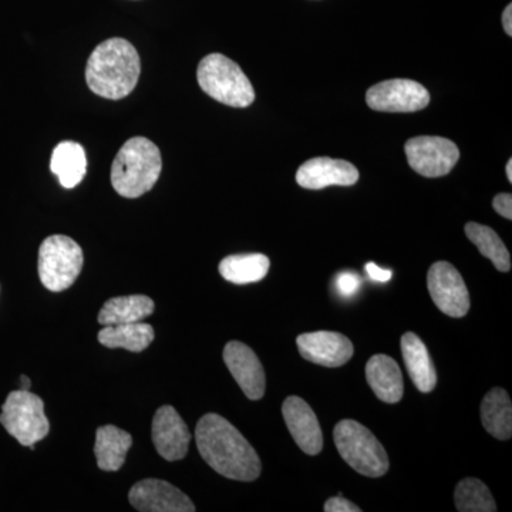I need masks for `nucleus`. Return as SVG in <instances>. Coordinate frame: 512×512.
I'll list each match as a JSON object with an SVG mask.
<instances>
[{
	"label": "nucleus",
	"instance_id": "4be33fe9",
	"mask_svg": "<svg viewBox=\"0 0 512 512\" xmlns=\"http://www.w3.org/2000/svg\"><path fill=\"white\" fill-rule=\"evenodd\" d=\"M481 421L484 429L498 440L512 436V404L510 394L501 387L490 390L481 403Z\"/></svg>",
	"mask_w": 512,
	"mask_h": 512
},
{
	"label": "nucleus",
	"instance_id": "aec40b11",
	"mask_svg": "<svg viewBox=\"0 0 512 512\" xmlns=\"http://www.w3.org/2000/svg\"><path fill=\"white\" fill-rule=\"evenodd\" d=\"M50 170L67 190L76 187L82 183L86 175V151L79 143L63 141L53 150Z\"/></svg>",
	"mask_w": 512,
	"mask_h": 512
},
{
	"label": "nucleus",
	"instance_id": "f8f14e48",
	"mask_svg": "<svg viewBox=\"0 0 512 512\" xmlns=\"http://www.w3.org/2000/svg\"><path fill=\"white\" fill-rule=\"evenodd\" d=\"M154 447L164 460L180 461L188 454L191 433L187 424L173 406L157 410L151 427Z\"/></svg>",
	"mask_w": 512,
	"mask_h": 512
},
{
	"label": "nucleus",
	"instance_id": "20e7f679",
	"mask_svg": "<svg viewBox=\"0 0 512 512\" xmlns=\"http://www.w3.org/2000/svg\"><path fill=\"white\" fill-rule=\"evenodd\" d=\"M200 87L212 99L231 107H248L254 103L255 90L234 60L212 53L201 60L197 70Z\"/></svg>",
	"mask_w": 512,
	"mask_h": 512
},
{
	"label": "nucleus",
	"instance_id": "c85d7f7f",
	"mask_svg": "<svg viewBox=\"0 0 512 512\" xmlns=\"http://www.w3.org/2000/svg\"><path fill=\"white\" fill-rule=\"evenodd\" d=\"M494 210L501 215V217L512 220V195L511 194H498L493 201Z\"/></svg>",
	"mask_w": 512,
	"mask_h": 512
},
{
	"label": "nucleus",
	"instance_id": "a211bd4d",
	"mask_svg": "<svg viewBox=\"0 0 512 512\" xmlns=\"http://www.w3.org/2000/svg\"><path fill=\"white\" fill-rule=\"evenodd\" d=\"M402 353L407 372L421 393H430L437 384V372L429 350L416 333L402 336Z\"/></svg>",
	"mask_w": 512,
	"mask_h": 512
},
{
	"label": "nucleus",
	"instance_id": "412c9836",
	"mask_svg": "<svg viewBox=\"0 0 512 512\" xmlns=\"http://www.w3.org/2000/svg\"><path fill=\"white\" fill-rule=\"evenodd\" d=\"M154 312V301L146 295L117 296L104 303L99 323L104 326L136 323Z\"/></svg>",
	"mask_w": 512,
	"mask_h": 512
},
{
	"label": "nucleus",
	"instance_id": "cd10ccee",
	"mask_svg": "<svg viewBox=\"0 0 512 512\" xmlns=\"http://www.w3.org/2000/svg\"><path fill=\"white\" fill-rule=\"evenodd\" d=\"M323 510L326 512H360L359 507L357 505L350 503L349 500L343 498L342 495H338V497L329 498L325 503V507Z\"/></svg>",
	"mask_w": 512,
	"mask_h": 512
},
{
	"label": "nucleus",
	"instance_id": "423d86ee",
	"mask_svg": "<svg viewBox=\"0 0 512 512\" xmlns=\"http://www.w3.org/2000/svg\"><path fill=\"white\" fill-rule=\"evenodd\" d=\"M0 423L10 436L15 437L22 446L30 447V450H35V444L45 439L50 431L45 403L30 390L20 389L9 393L2 406Z\"/></svg>",
	"mask_w": 512,
	"mask_h": 512
},
{
	"label": "nucleus",
	"instance_id": "ddd939ff",
	"mask_svg": "<svg viewBox=\"0 0 512 512\" xmlns=\"http://www.w3.org/2000/svg\"><path fill=\"white\" fill-rule=\"evenodd\" d=\"M296 345L303 359L325 367L346 365L355 352L352 342L346 336L326 330L303 333L296 339Z\"/></svg>",
	"mask_w": 512,
	"mask_h": 512
},
{
	"label": "nucleus",
	"instance_id": "6ab92c4d",
	"mask_svg": "<svg viewBox=\"0 0 512 512\" xmlns=\"http://www.w3.org/2000/svg\"><path fill=\"white\" fill-rule=\"evenodd\" d=\"M131 446L133 437L127 431L116 426L99 427L94 444L97 466L104 471H119Z\"/></svg>",
	"mask_w": 512,
	"mask_h": 512
},
{
	"label": "nucleus",
	"instance_id": "1a4fd4ad",
	"mask_svg": "<svg viewBox=\"0 0 512 512\" xmlns=\"http://www.w3.org/2000/svg\"><path fill=\"white\" fill-rule=\"evenodd\" d=\"M434 305L450 318H463L470 311V293L463 276L448 262L440 261L431 265L427 274Z\"/></svg>",
	"mask_w": 512,
	"mask_h": 512
},
{
	"label": "nucleus",
	"instance_id": "473e14b6",
	"mask_svg": "<svg viewBox=\"0 0 512 512\" xmlns=\"http://www.w3.org/2000/svg\"><path fill=\"white\" fill-rule=\"evenodd\" d=\"M505 173H507L508 181L512 183V160L508 161L507 168H505Z\"/></svg>",
	"mask_w": 512,
	"mask_h": 512
},
{
	"label": "nucleus",
	"instance_id": "5701e85b",
	"mask_svg": "<svg viewBox=\"0 0 512 512\" xmlns=\"http://www.w3.org/2000/svg\"><path fill=\"white\" fill-rule=\"evenodd\" d=\"M99 342L109 349H126L140 353L153 343L154 329L148 323H124V325L104 326L100 330Z\"/></svg>",
	"mask_w": 512,
	"mask_h": 512
},
{
	"label": "nucleus",
	"instance_id": "c756f323",
	"mask_svg": "<svg viewBox=\"0 0 512 512\" xmlns=\"http://www.w3.org/2000/svg\"><path fill=\"white\" fill-rule=\"evenodd\" d=\"M366 272L369 275V278L375 282H389L392 279L393 272L390 269H383L380 266H377L375 262H369L366 264Z\"/></svg>",
	"mask_w": 512,
	"mask_h": 512
},
{
	"label": "nucleus",
	"instance_id": "dca6fc26",
	"mask_svg": "<svg viewBox=\"0 0 512 512\" xmlns=\"http://www.w3.org/2000/svg\"><path fill=\"white\" fill-rule=\"evenodd\" d=\"M289 433L303 453L316 456L323 448V434L318 417L311 406L298 396H291L282 406Z\"/></svg>",
	"mask_w": 512,
	"mask_h": 512
},
{
	"label": "nucleus",
	"instance_id": "9b49d317",
	"mask_svg": "<svg viewBox=\"0 0 512 512\" xmlns=\"http://www.w3.org/2000/svg\"><path fill=\"white\" fill-rule=\"evenodd\" d=\"M128 500L141 512H194L195 505L188 495L173 484L157 478H147L133 485Z\"/></svg>",
	"mask_w": 512,
	"mask_h": 512
},
{
	"label": "nucleus",
	"instance_id": "2f4dec72",
	"mask_svg": "<svg viewBox=\"0 0 512 512\" xmlns=\"http://www.w3.org/2000/svg\"><path fill=\"white\" fill-rule=\"evenodd\" d=\"M20 380H22V390H30V386H32V383H30L29 377L23 375L22 377H20Z\"/></svg>",
	"mask_w": 512,
	"mask_h": 512
},
{
	"label": "nucleus",
	"instance_id": "f03ea898",
	"mask_svg": "<svg viewBox=\"0 0 512 512\" xmlns=\"http://www.w3.org/2000/svg\"><path fill=\"white\" fill-rule=\"evenodd\" d=\"M141 62L136 47L113 37L93 50L86 67V82L97 96L120 100L136 89Z\"/></svg>",
	"mask_w": 512,
	"mask_h": 512
},
{
	"label": "nucleus",
	"instance_id": "393cba45",
	"mask_svg": "<svg viewBox=\"0 0 512 512\" xmlns=\"http://www.w3.org/2000/svg\"><path fill=\"white\" fill-rule=\"evenodd\" d=\"M467 238L473 242L480 251V254L493 262L495 268L500 272H510L511 256L503 239L498 237L497 232L487 225L468 222L466 225Z\"/></svg>",
	"mask_w": 512,
	"mask_h": 512
},
{
	"label": "nucleus",
	"instance_id": "2eb2a0df",
	"mask_svg": "<svg viewBox=\"0 0 512 512\" xmlns=\"http://www.w3.org/2000/svg\"><path fill=\"white\" fill-rule=\"evenodd\" d=\"M359 181L355 165L329 157L312 158L299 167L296 183L306 190H323L330 185L349 187Z\"/></svg>",
	"mask_w": 512,
	"mask_h": 512
},
{
	"label": "nucleus",
	"instance_id": "39448f33",
	"mask_svg": "<svg viewBox=\"0 0 512 512\" xmlns=\"http://www.w3.org/2000/svg\"><path fill=\"white\" fill-rule=\"evenodd\" d=\"M340 456L362 476L382 477L389 470V456L375 434L355 420H342L333 430Z\"/></svg>",
	"mask_w": 512,
	"mask_h": 512
},
{
	"label": "nucleus",
	"instance_id": "a878e982",
	"mask_svg": "<svg viewBox=\"0 0 512 512\" xmlns=\"http://www.w3.org/2000/svg\"><path fill=\"white\" fill-rule=\"evenodd\" d=\"M457 510L460 512H494L497 505L487 485L477 478L460 481L454 493Z\"/></svg>",
	"mask_w": 512,
	"mask_h": 512
},
{
	"label": "nucleus",
	"instance_id": "b1692460",
	"mask_svg": "<svg viewBox=\"0 0 512 512\" xmlns=\"http://www.w3.org/2000/svg\"><path fill=\"white\" fill-rule=\"evenodd\" d=\"M269 266L271 261L268 256L262 254L231 255L222 259L220 274L231 284H254L268 275Z\"/></svg>",
	"mask_w": 512,
	"mask_h": 512
},
{
	"label": "nucleus",
	"instance_id": "4468645a",
	"mask_svg": "<svg viewBox=\"0 0 512 512\" xmlns=\"http://www.w3.org/2000/svg\"><path fill=\"white\" fill-rule=\"evenodd\" d=\"M224 362L249 400H259L264 397L265 370L254 350L245 343L234 340L225 346Z\"/></svg>",
	"mask_w": 512,
	"mask_h": 512
},
{
	"label": "nucleus",
	"instance_id": "0eeeda50",
	"mask_svg": "<svg viewBox=\"0 0 512 512\" xmlns=\"http://www.w3.org/2000/svg\"><path fill=\"white\" fill-rule=\"evenodd\" d=\"M84 264L83 249L66 235L46 238L39 249V276L45 288L63 292L79 278Z\"/></svg>",
	"mask_w": 512,
	"mask_h": 512
},
{
	"label": "nucleus",
	"instance_id": "9d476101",
	"mask_svg": "<svg viewBox=\"0 0 512 512\" xmlns=\"http://www.w3.org/2000/svg\"><path fill=\"white\" fill-rule=\"evenodd\" d=\"M367 106L384 113H414L430 104L426 87L413 80L394 79L377 83L366 94Z\"/></svg>",
	"mask_w": 512,
	"mask_h": 512
},
{
	"label": "nucleus",
	"instance_id": "6e6552de",
	"mask_svg": "<svg viewBox=\"0 0 512 512\" xmlns=\"http://www.w3.org/2000/svg\"><path fill=\"white\" fill-rule=\"evenodd\" d=\"M410 167L427 178L444 177L460 158L458 147L443 137H414L404 146Z\"/></svg>",
	"mask_w": 512,
	"mask_h": 512
},
{
	"label": "nucleus",
	"instance_id": "7c9ffc66",
	"mask_svg": "<svg viewBox=\"0 0 512 512\" xmlns=\"http://www.w3.org/2000/svg\"><path fill=\"white\" fill-rule=\"evenodd\" d=\"M503 26L505 33L512 36V5H508L503 13Z\"/></svg>",
	"mask_w": 512,
	"mask_h": 512
},
{
	"label": "nucleus",
	"instance_id": "bb28decb",
	"mask_svg": "<svg viewBox=\"0 0 512 512\" xmlns=\"http://www.w3.org/2000/svg\"><path fill=\"white\" fill-rule=\"evenodd\" d=\"M336 291L343 298H352L357 292H359L360 285H362V279L360 276L353 274V272H340L336 276Z\"/></svg>",
	"mask_w": 512,
	"mask_h": 512
},
{
	"label": "nucleus",
	"instance_id": "7ed1b4c3",
	"mask_svg": "<svg viewBox=\"0 0 512 512\" xmlns=\"http://www.w3.org/2000/svg\"><path fill=\"white\" fill-rule=\"evenodd\" d=\"M163 170L161 153L146 137H133L120 148L113 167L111 184L124 198H138L153 190Z\"/></svg>",
	"mask_w": 512,
	"mask_h": 512
},
{
	"label": "nucleus",
	"instance_id": "f257e3e1",
	"mask_svg": "<svg viewBox=\"0 0 512 512\" xmlns=\"http://www.w3.org/2000/svg\"><path fill=\"white\" fill-rule=\"evenodd\" d=\"M195 440L205 463L221 476L247 483L261 476L262 464L254 447L220 414L201 417Z\"/></svg>",
	"mask_w": 512,
	"mask_h": 512
},
{
	"label": "nucleus",
	"instance_id": "f3484780",
	"mask_svg": "<svg viewBox=\"0 0 512 512\" xmlns=\"http://www.w3.org/2000/svg\"><path fill=\"white\" fill-rule=\"evenodd\" d=\"M366 379L382 402L394 404L402 400L404 393L402 370L392 357L386 355L370 357L366 365Z\"/></svg>",
	"mask_w": 512,
	"mask_h": 512
}]
</instances>
